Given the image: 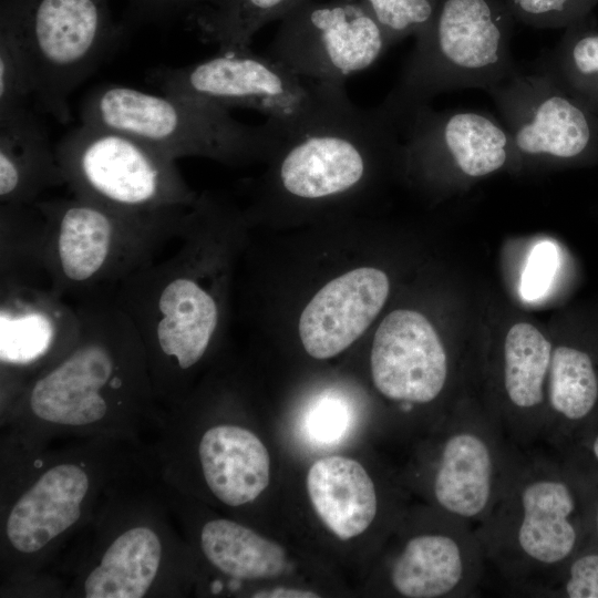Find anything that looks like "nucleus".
<instances>
[{
  "mask_svg": "<svg viewBox=\"0 0 598 598\" xmlns=\"http://www.w3.org/2000/svg\"><path fill=\"white\" fill-rule=\"evenodd\" d=\"M74 305L81 319L74 344L0 409V450L90 437L147 444L155 434L164 408L133 322L112 296Z\"/></svg>",
  "mask_w": 598,
  "mask_h": 598,
  "instance_id": "nucleus-1",
  "label": "nucleus"
},
{
  "mask_svg": "<svg viewBox=\"0 0 598 598\" xmlns=\"http://www.w3.org/2000/svg\"><path fill=\"white\" fill-rule=\"evenodd\" d=\"M0 460V597H43L109 494L152 466L146 444L112 437L1 450Z\"/></svg>",
  "mask_w": 598,
  "mask_h": 598,
  "instance_id": "nucleus-2",
  "label": "nucleus"
},
{
  "mask_svg": "<svg viewBox=\"0 0 598 598\" xmlns=\"http://www.w3.org/2000/svg\"><path fill=\"white\" fill-rule=\"evenodd\" d=\"M153 465L114 488L50 577L64 598H175L194 576L193 550Z\"/></svg>",
  "mask_w": 598,
  "mask_h": 598,
  "instance_id": "nucleus-3",
  "label": "nucleus"
},
{
  "mask_svg": "<svg viewBox=\"0 0 598 598\" xmlns=\"http://www.w3.org/2000/svg\"><path fill=\"white\" fill-rule=\"evenodd\" d=\"M475 532L488 570L511 592L542 597L588 539L584 488L553 448L522 450L499 499Z\"/></svg>",
  "mask_w": 598,
  "mask_h": 598,
  "instance_id": "nucleus-4",
  "label": "nucleus"
},
{
  "mask_svg": "<svg viewBox=\"0 0 598 598\" xmlns=\"http://www.w3.org/2000/svg\"><path fill=\"white\" fill-rule=\"evenodd\" d=\"M177 252L142 266L112 297L143 342L159 404L171 408L190 392L192 377L220 326L219 296L205 285L204 220L196 200L186 213Z\"/></svg>",
  "mask_w": 598,
  "mask_h": 598,
  "instance_id": "nucleus-5",
  "label": "nucleus"
},
{
  "mask_svg": "<svg viewBox=\"0 0 598 598\" xmlns=\"http://www.w3.org/2000/svg\"><path fill=\"white\" fill-rule=\"evenodd\" d=\"M49 287L75 302L112 296L179 236L185 208L123 210L75 196L38 200Z\"/></svg>",
  "mask_w": 598,
  "mask_h": 598,
  "instance_id": "nucleus-6",
  "label": "nucleus"
},
{
  "mask_svg": "<svg viewBox=\"0 0 598 598\" xmlns=\"http://www.w3.org/2000/svg\"><path fill=\"white\" fill-rule=\"evenodd\" d=\"M514 22L504 0H440L378 107L400 127L442 93L486 91L516 64L509 47Z\"/></svg>",
  "mask_w": 598,
  "mask_h": 598,
  "instance_id": "nucleus-7",
  "label": "nucleus"
},
{
  "mask_svg": "<svg viewBox=\"0 0 598 598\" xmlns=\"http://www.w3.org/2000/svg\"><path fill=\"white\" fill-rule=\"evenodd\" d=\"M80 116L82 123L131 134L174 159L204 156L246 162L272 155L283 140L274 124L243 123L219 104L121 84L94 87L83 99Z\"/></svg>",
  "mask_w": 598,
  "mask_h": 598,
  "instance_id": "nucleus-8",
  "label": "nucleus"
},
{
  "mask_svg": "<svg viewBox=\"0 0 598 598\" xmlns=\"http://www.w3.org/2000/svg\"><path fill=\"white\" fill-rule=\"evenodd\" d=\"M0 23L27 55L39 112L71 121L70 97L124 40L128 27L110 0H2Z\"/></svg>",
  "mask_w": 598,
  "mask_h": 598,
  "instance_id": "nucleus-9",
  "label": "nucleus"
},
{
  "mask_svg": "<svg viewBox=\"0 0 598 598\" xmlns=\"http://www.w3.org/2000/svg\"><path fill=\"white\" fill-rule=\"evenodd\" d=\"M150 80L162 93L257 111L283 136L309 128L353 105L344 85L303 79L250 48L218 51L188 65L157 68L151 72Z\"/></svg>",
  "mask_w": 598,
  "mask_h": 598,
  "instance_id": "nucleus-10",
  "label": "nucleus"
},
{
  "mask_svg": "<svg viewBox=\"0 0 598 598\" xmlns=\"http://www.w3.org/2000/svg\"><path fill=\"white\" fill-rule=\"evenodd\" d=\"M147 450L159 480L187 497L205 491L240 508L269 484V452L254 431L231 421L204 423L184 400L164 409Z\"/></svg>",
  "mask_w": 598,
  "mask_h": 598,
  "instance_id": "nucleus-11",
  "label": "nucleus"
},
{
  "mask_svg": "<svg viewBox=\"0 0 598 598\" xmlns=\"http://www.w3.org/2000/svg\"><path fill=\"white\" fill-rule=\"evenodd\" d=\"M55 151L75 197L130 212L186 208L196 202L176 159L131 134L81 122Z\"/></svg>",
  "mask_w": 598,
  "mask_h": 598,
  "instance_id": "nucleus-12",
  "label": "nucleus"
},
{
  "mask_svg": "<svg viewBox=\"0 0 598 598\" xmlns=\"http://www.w3.org/2000/svg\"><path fill=\"white\" fill-rule=\"evenodd\" d=\"M279 188L301 202L344 196L375 163L401 155L399 127L375 106L348 110L283 137L272 153Z\"/></svg>",
  "mask_w": 598,
  "mask_h": 598,
  "instance_id": "nucleus-13",
  "label": "nucleus"
},
{
  "mask_svg": "<svg viewBox=\"0 0 598 598\" xmlns=\"http://www.w3.org/2000/svg\"><path fill=\"white\" fill-rule=\"evenodd\" d=\"M427 478L435 508L474 527L499 499L522 448L487 406L457 402L437 423Z\"/></svg>",
  "mask_w": 598,
  "mask_h": 598,
  "instance_id": "nucleus-14",
  "label": "nucleus"
},
{
  "mask_svg": "<svg viewBox=\"0 0 598 598\" xmlns=\"http://www.w3.org/2000/svg\"><path fill=\"white\" fill-rule=\"evenodd\" d=\"M507 130L515 161L577 164L598 158V114L569 92L539 59L515 64L486 90Z\"/></svg>",
  "mask_w": 598,
  "mask_h": 598,
  "instance_id": "nucleus-15",
  "label": "nucleus"
},
{
  "mask_svg": "<svg viewBox=\"0 0 598 598\" xmlns=\"http://www.w3.org/2000/svg\"><path fill=\"white\" fill-rule=\"evenodd\" d=\"M389 48L363 0H306L280 20L265 54L303 79L344 85Z\"/></svg>",
  "mask_w": 598,
  "mask_h": 598,
  "instance_id": "nucleus-16",
  "label": "nucleus"
},
{
  "mask_svg": "<svg viewBox=\"0 0 598 598\" xmlns=\"http://www.w3.org/2000/svg\"><path fill=\"white\" fill-rule=\"evenodd\" d=\"M75 305L47 288L0 285V406L76 341Z\"/></svg>",
  "mask_w": 598,
  "mask_h": 598,
  "instance_id": "nucleus-17",
  "label": "nucleus"
},
{
  "mask_svg": "<svg viewBox=\"0 0 598 598\" xmlns=\"http://www.w3.org/2000/svg\"><path fill=\"white\" fill-rule=\"evenodd\" d=\"M401 157L475 179L515 162L509 134L492 115L474 110L414 111L399 127Z\"/></svg>",
  "mask_w": 598,
  "mask_h": 598,
  "instance_id": "nucleus-18",
  "label": "nucleus"
},
{
  "mask_svg": "<svg viewBox=\"0 0 598 598\" xmlns=\"http://www.w3.org/2000/svg\"><path fill=\"white\" fill-rule=\"evenodd\" d=\"M488 571L470 523L442 511L437 526L410 536L391 561L392 589L408 598L474 597Z\"/></svg>",
  "mask_w": 598,
  "mask_h": 598,
  "instance_id": "nucleus-19",
  "label": "nucleus"
},
{
  "mask_svg": "<svg viewBox=\"0 0 598 598\" xmlns=\"http://www.w3.org/2000/svg\"><path fill=\"white\" fill-rule=\"evenodd\" d=\"M375 389L404 413L443 394L450 360L436 330L422 313L398 309L378 327L370 357Z\"/></svg>",
  "mask_w": 598,
  "mask_h": 598,
  "instance_id": "nucleus-20",
  "label": "nucleus"
},
{
  "mask_svg": "<svg viewBox=\"0 0 598 598\" xmlns=\"http://www.w3.org/2000/svg\"><path fill=\"white\" fill-rule=\"evenodd\" d=\"M551 351V342L527 322L512 326L504 339L501 396L488 410L522 450L542 444Z\"/></svg>",
  "mask_w": 598,
  "mask_h": 598,
  "instance_id": "nucleus-21",
  "label": "nucleus"
},
{
  "mask_svg": "<svg viewBox=\"0 0 598 598\" xmlns=\"http://www.w3.org/2000/svg\"><path fill=\"white\" fill-rule=\"evenodd\" d=\"M389 278L380 269L348 271L322 287L303 309L298 324L306 352L329 359L353 343L381 311Z\"/></svg>",
  "mask_w": 598,
  "mask_h": 598,
  "instance_id": "nucleus-22",
  "label": "nucleus"
},
{
  "mask_svg": "<svg viewBox=\"0 0 598 598\" xmlns=\"http://www.w3.org/2000/svg\"><path fill=\"white\" fill-rule=\"evenodd\" d=\"M29 106L0 113V204H33L65 185L55 146Z\"/></svg>",
  "mask_w": 598,
  "mask_h": 598,
  "instance_id": "nucleus-23",
  "label": "nucleus"
},
{
  "mask_svg": "<svg viewBox=\"0 0 598 598\" xmlns=\"http://www.w3.org/2000/svg\"><path fill=\"white\" fill-rule=\"evenodd\" d=\"M598 410V348L553 347L542 444L559 451Z\"/></svg>",
  "mask_w": 598,
  "mask_h": 598,
  "instance_id": "nucleus-24",
  "label": "nucleus"
},
{
  "mask_svg": "<svg viewBox=\"0 0 598 598\" xmlns=\"http://www.w3.org/2000/svg\"><path fill=\"white\" fill-rule=\"evenodd\" d=\"M167 504L184 533L193 535L198 554L223 576L238 581L257 580L276 577L285 570L283 548L245 524L226 517L194 520Z\"/></svg>",
  "mask_w": 598,
  "mask_h": 598,
  "instance_id": "nucleus-25",
  "label": "nucleus"
},
{
  "mask_svg": "<svg viewBox=\"0 0 598 598\" xmlns=\"http://www.w3.org/2000/svg\"><path fill=\"white\" fill-rule=\"evenodd\" d=\"M307 491L320 519L341 539L360 535L377 517L375 485L353 458L333 455L316 461L307 474Z\"/></svg>",
  "mask_w": 598,
  "mask_h": 598,
  "instance_id": "nucleus-26",
  "label": "nucleus"
},
{
  "mask_svg": "<svg viewBox=\"0 0 598 598\" xmlns=\"http://www.w3.org/2000/svg\"><path fill=\"white\" fill-rule=\"evenodd\" d=\"M0 285L49 287L44 217L33 204H0Z\"/></svg>",
  "mask_w": 598,
  "mask_h": 598,
  "instance_id": "nucleus-27",
  "label": "nucleus"
},
{
  "mask_svg": "<svg viewBox=\"0 0 598 598\" xmlns=\"http://www.w3.org/2000/svg\"><path fill=\"white\" fill-rule=\"evenodd\" d=\"M306 0H217L189 17L203 41L218 51L250 48L256 33L270 22L282 20Z\"/></svg>",
  "mask_w": 598,
  "mask_h": 598,
  "instance_id": "nucleus-28",
  "label": "nucleus"
},
{
  "mask_svg": "<svg viewBox=\"0 0 598 598\" xmlns=\"http://www.w3.org/2000/svg\"><path fill=\"white\" fill-rule=\"evenodd\" d=\"M565 29L556 48L540 59L569 92L598 114V23L589 13Z\"/></svg>",
  "mask_w": 598,
  "mask_h": 598,
  "instance_id": "nucleus-29",
  "label": "nucleus"
},
{
  "mask_svg": "<svg viewBox=\"0 0 598 598\" xmlns=\"http://www.w3.org/2000/svg\"><path fill=\"white\" fill-rule=\"evenodd\" d=\"M351 401L334 391L318 394L307 405L300 422L303 439L316 447L340 444L354 425Z\"/></svg>",
  "mask_w": 598,
  "mask_h": 598,
  "instance_id": "nucleus-30",
  "label": "nucleus"
},
{
  "mask_svg": "<svg viewBox=\"0 0 598 598\" xmlns=\"http://www.w3.org/2000/svg\"><path fill=\"white\" fill-rule=\"evenodd\" d=\"M32 93L23 48L14 32L0 23V113L28 106Z\"/></svg>",
  "mask_w": 598,
  "mask_h": 598,
  "instance_id": "nucleus-31",
  "label": "nucleus"
},
{
  "mask_svg": "<svg viewBox=\"0 0 598 598\" xmlns=\"http://www.w3.org/2000/svg\"><path fill=\"white\" fill-rule=\"evenodd\" d=\"M381 24L390 47L416 35L433 17L440 0H363Z\"/></svg>",
  "mask_w": 598,
  "mask_h": 598,
  "instance_id": "nucleus-32",
  "label": "nucleus"
},
{
  "mask_svg": "<svg viewBox=\"0 0 598 598\" xmlns=\"http://www.w3.org/2000/svg\"><path fill=\"white\" fill-rule=\"evenodd\" d=\"M515 21L540 28H567L592 12L598 0H504Z\"/></svg>",
  "mask_w": 598,
  "mask_h": 598,
  "instance_id": "nucleus-33",
  "label": "nucleus"
},
{
  "mask_svg": "<svg viewBox=\"0 0 598 598\" xmlns=\"http://www.w3.org/2000/svg\"><path fill=\"white\" fill-rule=\"evenodd\" d=\"M542 597L598 598V543L588 538Z\"/></svg>",
  "mask_w": 598,
  "mask_h": 598,
  "instance_id": "nucleus-34",
  "label": "nucleus"
},
{
  "mask_svg": "<svg viewBox=\"0 0 598 598\" xmlns=\"http://www.w3.org/2000/svg\"><path fill=\"white\" fill-rule=\"evenodd\" d=\"M556 452L580 483L598 488V410L580 431Z\"/></svg>",
  "mask_w": 598,
  "mask_h": 598,
  "instance_id": "nucleus-35",
  "label": "nucleus"
},
{
  "mask_svg": "<svg viewBox=\"0 0 598 598\" xmlns=\"http://www.w3.org/2000/svg\"><path fill=\"white\" fill-rule=\"evenodd\" d=\"M217 0H127L124 22L127 27L137 24L165 25Z\"/></svg>",
  "mask_w": 598,
  "mask_h": 598,
  "instance_id": "nucleus-36",
  "label": "nucleus"
},
{
  "mask_svg": "<svg viewBox=\"0 0 598 598\" xmlns=\"http://www.w3.org/2000/svg\"><path fill=\"white\" fill-rule=\"evenodd\" d=\"M557 264V248L551 243L544 241L533 248L522 276L520 292L525 299H537L548 289Z\"/></svg>",
  "mask_w": 598,
  "mask_h": 598,
  "instance_id": "nucleus-37",
  "label": "nucleus"
},
{
  "mask_svg": "<svg viewBox=\"0 0 598 598\" xmlns=\"http://www.w3.org/2000/svg\"><path fill=\"white\" fill-rule=\"evenodd\" d=\"M581 486L586 497L588 538L598 543V488Z\"/></svg>",
  "mask_w": 598,
  "mask_h": 598,
  "instance_id": "nucleus-38",
  "label": "nucleus"
},
{
  "mask_svg": "<svg viewBox=\"0 0 598 598\" xmlns=\"http://www.w3.org/2000/svg\"><path fill=\"white\" fill-rule=\"evenodd\" d=\"M252 597H271V598H315L319 597L317 594L302 589L293 588H275L272 590L257 591Z\"/></svg>",
  "mask_w": 598,
  "mask_h": 598,
  "instance_id": "nucleus-39",
  "label": "nucleus"
}]
</instances>
